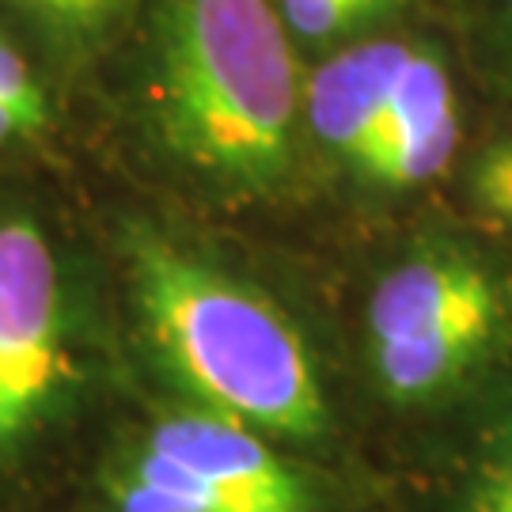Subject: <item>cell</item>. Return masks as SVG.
<instances>
[{
    "label": "cell",
    "mask_w": 512,
    "mask_h": 512,
    "mask_svg": "<svg viewBox=\"0 0 512 512\" xmlns=\"http://www.w3.org/2000/svg\"><path fill=\"white\" fill-rule=\"evenodd\" d=\"M122 475L194 512H311L304 478L266 437L213 410L152 421Z\"/></svg>",
    "instance_id": "277c9868"
},
{
    "label": "cell",
    "mask_w": 512,
    "mask_h": 512,
    "mask_svg": "<svg viewBox=\"0 0 512 512\" xmlns=\"http://www.w3.org/2000/svg\"><path fill=\"white\" fill-rule=\"evenodd\" d=\"M456 512H512V399L486 425L456 497Z\"/></svg>",
    "instance_id": "ba28073f"
},
{
    "label": "cell",
    "mask_w": 512,
    "mask_h": 512,
    "mask_svg": "<svg viewBox=\"0 0 512 512\" xmlns=\"http://www.w3.org/2000/svg\"><path fill=\"white\" fill-rule=\"evenodd\" d=\"M475 194L490 217L512 224V141L482 152L475 167Z\"/></svg>",
    "instance_id": "8fae6325"
},
{
    "label": "cell",
    "mask_w": 512,
    "mask_h": 512,
    "mask_svg": "<svg viewBox=\"0 0 512 512\" xmlns=\"http://www.w3.org/2000/svg\"><path fill=\"white\" fill-rule=\"evenodd\" d=\"M395 0H277L285 27L300 38H334L387 12Z\"/></svg>",
    "instance_id": "30bf717a"
},
{
    "label": "cell",
    "mask_w": 512,
    "mask_h": 512,
    "mask_svg": "<svg viewBox=\"0 0 512 512\" xmlns=\"http://www.w3.org/2000/svg\"><path fill=\"white\" fill-rule=\"evenodd\" d=\"M19 4L35 8L38 16L54 19V23H69V27H76V23H92L110 0H19Z\"/></svg>",
    "instance_id": "7c38bea8"
},
{
    "label": "cell",
    "mask_w": 512,
    "mask_h": 512,
    "mask_svg": "<svg viewBox=\"0 0 512 512\" xmlns=\"http://www.w3.org/2000/svg\"><path fill=\"white\" fill-rule=\"evenodd\" d=\"M509 327L505 289L482 262L429 251L380 277L368 300V353L387 399L448 395L497 349Z\"/></svg>",
    "instance_id": "3957f363"
},
{
    "label": "cell",
    "mask_w": 512,
    "mask_h": 512,
    "mask_svg": "<svg viewBox=\"0 0 512 512\" xmlns=\"http://www.w3.org/2000/svg\"><path fill=\"white\" fill-rule=\"evenodd\" d=\"M129 281L148 342L202 410L262 437L327 433L308 349L270 300L148 232L129 239Z\"/></svg>",
    "instance_id": "7a4b0ae2"
},
{
    "label": "cell",
    "mask_w": 512,
    "mask_h": 512,
    "mask_svg": "<svg viewBox=\"0 0 512 512\" xmlns=\"http://www.w3.org/2000/svg\"><path fill=\"white\" fill-rule=\"evenodd\" d=\"M509 4H512V0H509Z\"/></svg>",
    "instance_id": "4fadbf2b"
},
{
    "label": "cell",
    "mask_w": 512,
    "mask_h": 512,
    "mask_svg": "<svg viewBox=\"0 0 512 512\" xmlns=\"http://www.w3.org/2000/svg\"><path fill=\"white\" fill-rule=\"evenodd\" d=\"M69 376L61 274L46 232L0 220V463L16 459L50 418Z\"/></svg>",
    "instance_id": "5b68a950"
},
{
    "label": "cell",
    "mask_w": 512,
    "mask_h": 512,
    "mask_svg": "<svg viewBox=\"0 0 512 512\" xmlns=\"http://www.w3.org/2000/svg\"><path fill=\"white\" fill-rule=\"evenodd\" d=\"M410 54L414 46L406 42L376 38L323 61L304 84V122L319 137V145L353 164V156L384 122Z\"/></svg>",
    "instance_id": "52a82bcc"
},
{
    "label": "cell",
    "mask_w": 512,
    "mask_h": 512,
    "mask_svg": "<svg viewBox=\"0 0 512 512\" xmlns=\"http://www.w3.org/2000/svg\"><path fill=\"white\" fill-rule=\"evenodd\" d=\"M456 141V88L437 57L414 46L376 137L353 156L349 167H357L372 183L418 186L437 179L452 164Z\"/></svg>",
    "instance_id": "8992f818"
},
{
    "label": "cell",
    "mask_w": 512,
    "mask_h": 512,
    "mask_svg": "<svg viewBox=\"0 0 512 512\" xmlns=\"http://www.w3.org/2000/svg\"><path fill=\"white\" fill-rule=\"evenodd\" d=\"M152 99L167 148L228 190L262 194L293 164L304 88L270 0H164Z\"/></svg>",
    "instance_id": "6da1fadb"
},
{
    "label": "cell",
    "mask_w": 512,
    "mask_h": 512,
    "mask_svg": "<svg viewBox=\"0 0 512 512\" xmlns=\"http://www.w3.org/2000/svg\"><path fill=\"white\" fill-rule=\"evenodd\" d=\"M46 118H50L46 95L35 84L16 46L0 35V145L12 137L38 133L46 126Z\"/></svg>",
    "instance_id": "9c48e42d"
}]
</instances>
